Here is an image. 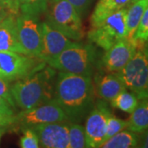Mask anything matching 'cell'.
<instances>
[{"label":"cell","instance_id":"6da1fadb","mask_svg":"<svg viewBox=\"0 0 148 148\" xmlns=\"http://www.w3.org/2000/svg\"><path fill=\"white\" fill-rule=\"evenodd\" d=\"M95 94L91 76L64 72L57 73L54 101L70 122L81 123L84 121L94 107Z\"/></svg>","mask_w":148,"mask_h":148},{"label":"cell","instance_id":"7a4b0ae2","mask_svg":"<svg viewBox=\"0 0 148 148\" xmlns=\"http://www.w3.org/2000/svg\"><path fill=\"white\" fill-rule=\"evenodd\" d=\"M56 77L55 69L48 66L16 81L11 86V93L16 106L21 110H28L54 101Z\"/></svg>","mask_w":148,"mask_h":148},{"label":"cell","instance_id":"3957f363","mask_svg":"<svg viewBox=\"0 0 148 148\" xmlns=\"http://www.w3.org/2000/svg\"><path fill=\"white\" fill-rule=\"evenodd\" d=\"M100 60L93 45L78 42L50 58L46 64L59 72L92 77L95 69L100 68Z\"/></svg>","mask_w":148,"mask_h":148},{"label":"cell","instance_id":"277c9868","mask_svg":"<svg viewBox=\"0 0 148 148\" xmlns=\"http://www.w3.org/2000/svg\"><path fill=\"white\" fill-rule=\"evenodd\" d=\"M46 22L69 39L79 41L84 37L82 17L68 0H55L48 4Z\"/></svg>","mask_w":148,"mask_h":148},{"label":"cell","instance_id":"5b68a950","mask_svg":"<svg viewBox=\"0 0 148 148\" xmlns=\"http://www.w3.org/2000/svg\"><path fill=\"white\" fill-rule=\"evenodd\" d=\"M117 73L126 87L138 96V100L147 98L148 41L138 40V46L133 56Z\"/></svg>","mask_w":148,"mask_h":148},{"label":"cell","instance_id":"8992f818","mask_svg":"<svg viewBox=\"0 0 148 148\" xmlns=\"http://www.w3.org/2000/svg\"><path fill=\"white\" fill-rule=\"evenodd\" d=\"M126 13L127 8H121L106 16L97 25L91 27L87 33L89 41L107 50L118 41L126 38Z\"/></svg>","mask_w":148,"mask_h":148},{"label":"cell","instance_id":"52a82bcc","mask_svg":"<svg viewBox=\"0 0 148 148\" xmlns=\"http://www.w3.org/2000/svg\"><path fill=\"white\" fill-rule=\"evenodd\" d=\"M46 62L22 53L0 51V78L8 82H16L44 69Z\"/></svg>","mask_w":148,"mask_h":148},{"label":"cell","instance_id":"ba28073f","mask_svg":"<svg viewBox=\"0 0 148 148\" xmlns=\"http://www.w3.org/2000/svg\"><path fill=\"white\" fill-rule=\"evenodd\" d=\"M19 42L28 56L40 58L42 51V22L40 16L20 13L16 16Z\"/></svg>","mask_w":148,"mask_h":148},{"label":"cell","instance_id":"9c48e42d","mask_svg":"<svg viewBox=\"0 0 148 148\" xmlns=\"http://www.w3.org/2000/svg\"><path fill=\"white\" fill-rule=\"evenodd\" d=\"M69 121L63 109L55 101L36 106L32 109L22 110L16 114V121L13 126L21 129L36 125Z\"/></svg>","mask_w":148,"mask_h":148},{"label":"cell","instance_id":"30bf717a","mask_svg":"<svg viewBox=\"0 0 148 148\" xmlns=\"http://www.w3.org/2000/svg\"><path fill=\"white\" fill-rule=\"evenodd\" d=\"M112 114L107 103L98 100L86 118L85 134L86 147L98 148L106 141V127L109 117Z\"/></svg>","mask_w":148,"mask_h":148},{"label":"cell","instance_id":"8fae6325","mask_svg":"<svg viewBox=\"0 0 148 148\" xmlns=\"http://www.w3.org/2000/svg\"><path fill=\"white\" fill-rule=\"evenodd\" d=\"M138 46V40L124 38L118 41L109 49L100 60V68L109 73L120 71L135 53Z\"/></svg>","mask_w":148,"mask_h":148},{"label":"cell","instance_id":"7c38bea8","mask_svg":"<svg viewBox=\"0 0 148 148\" xmlns=\"http://www.w3.org/2000/svg\"><path fill=\"white\" fill-rule=\"evenodd\" d=\"M69 122L50 123L32 127L38 136L40 147L45 148H69Z\"/></svg>","mask_w":148,"mask_h":148},{"label":"cell","instance_id":"4fadbf2b","mask_svg":"<svg viewBox=\"0 0 148 148\" xmlns=\"http://www.w3.org/2000/svg\"><path fill=\"white\" fill-rule=\"evenodd\" d=\"M42 34L43 46L40 58L45 62L78 43L53 28L46 21L42 22Z\"/></svg>","mask_w":148,"mask_h":148},{"label":"cell","instance_id":"5bb4252c","mask_svg":"<svg viewBox=\"0 0 148 148\" xmlns=\"http://www.w3.org/2000/svg\"><path fill=\"white\" fill-rule=\"evenodd\" d=\"M16 16L9 14L0 21V51H10L27 55L19 42Z\"/></svg>","mask_w":148,"mask_h":148},{"label":"cell","instance_id":"9a60e30c","mask_svg":"<svg viewBox=\"0 0 148 148\" xmlns=\"http://www.w3.org/2000/svg\"><path fill=\"white\" fill-rule=\"evenodd\" d=\"M95 92L98 97L110 101L127 87L117 73H97L95 77Z\"/></svg>","mask_w":148,"mask_h":148},{"label":"cell","instance_id":"2e32d148","mask_svg":"<svg viewBox=\"0 0 148 148\" xmlns=\"http://www.w3.org/2000/svg\"><path fill=\"white\" fill-rule=\"evenodd\" d=\"M131 1L132 0H99L90 16V27L97 25L111 13L125 8Z\"/></svg>","mask_w":148,"mask_h":148},{"label":"cell","instance_id":"e0dca14e","mask_svg":"<svg viewBox=\"0 0 148 148\" xmlns=\"http://www.w3.org/2000/svg\"><path fill=\"white\" fill-rule=\"evenodd\" d=\"M148 127V98L138 101L135 110L127 120V129L140 133Z\"/></svg>","mask_w":148,"mask_h":148},{"label":"cell","instance_id":"ac0fdd59","mask_svg":"<svg viewBox=\"0 0 148 148\" xmlns=\"http://www.w3.org/2000/svg\"><path fill=\"white\" fill-rule=\"evenodd\" d=\"M138 133L131 130H122L101 145V148H132L137 147Z\"/></svg>","mask_w":148,"mask_h":148},{"label":"cell","instance_id":"d6986e66","mask_svg":"<svg viewBox=\"0 0 148 148\" xmlns=\"http://www.w3.org/2000/svg\"><path fill=\"white\" fill-rule=\"evenodd\" d=\"M148 5V0H138L131 3L126 13V27L127 39H132L138 29L143 12Z\"/></svg>","mask_w":148,"mask_h":148},{"label":"cell","instance_id":"ffe728a7","mask_svg":"<svg viewBox=\"0 0 148 148\" xmlns=\"http://www.w3.org/2000/svg\"><path fill=\"white\" fill-rule=\"evenodd\" d=\"M110 106L120 110L131 114L138 104V98L133 92L123 90L110 101Z\"/></svg>","mask_w":148,"mask_h":148},{"label":"cell","instance_id":"44dd1931","mask_svg":"<svg viewBox=\"0 0 148 148\" xmlns=\"http://www.w3.org/2000/svg\"><path fill=\"white\" fill-rule=\"evenodd\" d=\"M69 148L86 147L84 127L78 123L69 122Z\"/></svg>","mask_w":148,"mask_h":148},{"label":"cell","instance_id":"7402d4cb","mask_svg":"<svg viewBox=\"0 0 148 148\" xmlns=\"http://www.w3.org/2000/svg\"><path fill=\"white\" fill-rule=\"evenodd\" d=\"M20 13L40 16L45 13L48 8L47 0H18Z\"/></svg>","mask_w":148,"mask_h":148},{"label":"cell","instance_id":"603a6c76","mask_svg":"<svg viewBox=\"0 0 148 148\" xmlns=\"http://www.w3.org/2000/svg\"><path fill=\"white\" fill-rule=\"evenodd\" d=\"M23 135L20 139V147L21 148H39L40 142L37 134L32 127H25L21 129Z\"/></svg>","mask_w":148,"mask_h":148},{"label":"cell","instance_id":"cb8c5ba5","mask_svg":"<svg viewBox=\"0 0 148 148\" xmlns=\"http://www.w3.org/2000/svg\"><path fill=\"white\" fill-rule=\"evenodd\" d=\"M127 127V120H123L111 114L107 121L106 140Z\"/></svg>","mask_w":148,"mask_h":148},{"label":"cell","instance_id":"d4e9b609","mask_svg":"<svg viewBox=\"0 0 148 148\" xmlns=\"http://www.w3.org/2000/svg\"><path fill=\"white\" fill-rule=\"evenodd\" d=\"M133 38L143 41H148V5L143 12Z\"/></svg>","mask_w":148,"mask_h":148},{"label":"cell","instance_id":"484cf974","mask_svg":"<svg viewBox=\"0 0 148 148\" xmlns=\"http://www.w3.org/2000/svg\"><path fill=\"white\" fill-rule=\"evenodd\" d=\"M15 110L0 109V127L13 126L16 121Z\"/></svg>","mask_w":148,"mask_h":148},{"label":"cell","instance_id":"4316f807","mask_svg":"<svg viewBox=\"0 0 148 148\" xmlns=\"http://www.w3.org/2000/svg\"><path fill=\"white\" fill-rule=\"evenodd\" d=\"M0 96L3 97L16 110V104L11 93V86H9V82H6L5 80L2 78H0Z\"/></svg>","mask_w":148,"mask_h":148},{"label":"cell","instance_id":"83f0119b","mask_svg":"<svg viewBox=\"0 0 148 148\" xmlns=\"http://www.w3.org/2000/svg\"><path fill=\"white\" fill-rule=\"evenodd\" d=\"M68 1H69L73 4L81 17L85 16V14L86 13V12L88 11L90 6L93 2V0H68Z\"/></svg>","mask_w":148,"mask_h":148},{"label":"cell","instance_id":"f1b7e54d","mask_svg":"<svg viewBox=\"0 0 148 148\" xmlns=\"http://www.w3.org/2000/svg\"><path fill=\"white\" fill-rule=\"evenodd\" d=\"M0 4L3 6L11 15L18 16L20 14L18 0H0Z\"/></svg>","mask_w":148,"mask_h":148},{"label":"cell","instance_id":"f546056e","mask_svg":"<svg viewBox=\"0 0 148 148\" xmlns=\"http://www.w3.org/2000/svg\"><path fill=\"white\" fill-rule=\"evenodd\" d=\"M137 147L148 148V127L143 132L138 133V143Z\"/></svg>","mask_w":148,"mask_h":148},{"label":"cell","instance_id":"4dcf8cb0","mask_svg":"<svg viewBox=\"0 0 148 148\" xmlns=\"http://www.w3.org/2000/svg\"><path fill=\"white\" fill-rule=\"evenodd\" d=\"M0 109H3V110H9V109H13L15 110L10 104L6 101L5 99L2 96H0Z\"/></svg>","mask_w":148,"mask_h":148},{"label":"cell","instance_id":"1f68e13d","mask_svg":"<svg viewBox=\"0 0 148 148\" xmlns=\"http://www.w3.org/2000/svg\"><path fill=\"white\" fill-rule=\"evenodd\" d=\"M9 15L8 12L6 10L3 6L0 4V21H2L5 17Z\"/></svg>","mask_w":148,"mask_h":148},{"label":"cell","instance_id":"d6a6232c","mask_svg":"<svg viewBox=\"0 0 148 148\" xmlns=\"http://www.w3.org/2000/svg\"><path fill=\"white\" fill-rule=\"evenodd\" d=\"M6 132H7V127H0V140Z\"/></svg>","mask_w":148,"mask_h":148},{"label":"cell","instance_id":"836d02e7","mask_svg":"<svg viewBox=\"0 0 148 148\" xmlns=\"http://www.w3.org/2000/svg\"><path fill=\"white\" fill-rule=\"evenodd\" d=\"M147 95L148 98V77H147Z\"/></svg>","mask_w":148,"mask_h":148},{"label":"cell","instance_id":"e575fe53","mask_svg":"<svg viewBox=\"0 0 148 148\" xmlns=\"http://www.w3.org/2000/svg\"><path fill=\"white\" fill-rule=\"evenodd\" d=\"M53 1H55V0H47L48 4H49V3H51L52 2H53Z\"/></svg>","mask_w":148,"mask_h":148},{"label":"cell","instance_id":"d590c367","mask_svg":"<svg viewBox=\"0 0 148 148\" xmlns=\"http://www.w3.org/2000/svg\"><path fill=\"white\" fill-rule=\"evenodd\" d=\"M137 1H138V0H132L130 3H134V2H137Z\"/></svg>","mask_w":148,"mask_h":148}]
</instances>
